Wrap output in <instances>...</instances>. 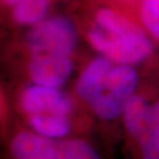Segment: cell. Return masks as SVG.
Wrapping results in <instances>:
<instances>
[{"label":"cell","mask_w":159,"mask_h":159,"mask_svg":"<svg viewBox=\"0 0 159 159\" xmlns=\"http://www.w3.org/2000/svg\"><path fill=\"white\" fill-rule=\"evenodd\" d=\"M77 44L74 25L64 17L34 25L26 38L29 74L34 84L60 87L71 77Z\"/></svg>","instance_id":"6da1fadb"},{"label":"cell","mask_w":159,"mask_h":159,"mask_svg":"<svg viewBox=\"0 0 159 159\" xmlns=\"http://www.w3.org/2000/svg\"><path fill=\"white\" fill-rule=\"evenodd\" d=\"M138 84L134 66L99 56L80 72L75 92L97 117L113 120L123 116L126 105L137 94Z\"/></svg>","instance_id":"7a4b0ae2"},{"label":"cell","mask_w":159,"mask_h":159,"mask_svg":"<svg viewBox=\"0 0 159 159\" xmlns=\"http://www.w3.org/2000/svg\"><path fill=\"white\" fill-rule=\"evenodd\" d=\"M86 35L100 56L116 63L134 66L153 53V39L142 23L112 7L97 12Z\"/></svg>","instance_id":"3957f363"},{"label":"cell","mask_w":159,"mask_h":159,"mask_svg":"<svg viewBox=\"0 0 159 159\" xmlns=\"http://www.w3.org/2000/svg\"><path fill=\"white\" fill-rule=\"evenodd\" d=\"M11 153L14 159H100L96 150L81 139L50 138L30 131L13 137Z\"/></svg>","instance_id":"277c9868"},{"label":"cell","mask_w":159,"mask_h":159,"mask_svg":"<svg viewBox=\"0 0 159 159\" xmlns=\"http://www.w3.org/2000/svg\"><path fill=\"white\" fill-rule=\"evenodd\" d=\"M19 107L25 118L30 117H70L73 104L59 87L33 84L24 89L19 97Z\"/></svg>","instance_id":"5b68a950"},{"label":"cell","mask_w":159,"mask_h":159,"mask_svg":"<svg viewBox=\"0 0 159 159\" xmlns=\"http://www.w3.org/2000/svg\"><path fill=\"white\" fill-rule=\"evenodd\" d=\"M150 111H151V104L139 94H136L126 105L121 117L129 136L134 142L140 138L146 127Z\"/></svg>","instance_id":"8992f818"},{"label":"cell","mask_w":159,"mask_h":159,"mask_svg":"<svg viewBox=\"0 0 159 159\" xmlns=\"http://www.w3.org/2000/svg\"><path fill=\"white\" fill-rule=\"evenodd\" d=\"M136 143L142 159H159V100L151 104L146 127Z\"/></svg>","instance_id":"52a82bcc"},{"label":"cell","mask_w":159,"mask_h":159,"mask_svg":"<svg viewBox=\"0 0 159 159\" xmlns=\"http://www.w3.org/2000/svg\"><path fill=\"white\" fill-rule=\"evenodd\" d=\"M51 0H21L13 6V17L23 25H37L43 21Z\"/></svg>","instance_id":"ba28073f"},{"label":"cell","mask_w":159,"mask_h":159,"mask_svg":"<svg viewBox=\"0 0 159 159\" xmlns=\"http://www.w3.org/2000/svg\"><path fill=\"white\" fill-rule=\"evenodd\" d=\"M138 18L152 39L159 41V0H140Z\"/></svg>","instance_id":"9c48e42d"},{"label":"cell","mask_w":159,"mask_h":159,"mask_svg":"<svg viewBox=\"0 0 159 159\" xmlns=\"http://www.w3.org/2000/svg\"><path fill=\"white\" fill-rule=\"evenodd\" d=\"M5 119H6V102H5V96H4L2 89L0 87V136H1V132H2V129H4Z\"/></svg>","instance_id":"30bf717a"},{"label":"cell","mask_w":159,"mask_h":159,"mask_svg":"<svg viewBox=\"0 0 159 159\" xmlns=\"http://www.w3.org/2000/svg\"><path fill=\"white\" fill-rule=\"evenodd\" d=\"M6 2L8 4V5H11V6H14L17 2H19V1H21V0H5Z\"/></svg>","instance_id":"8fae6325"}]
</instances>
